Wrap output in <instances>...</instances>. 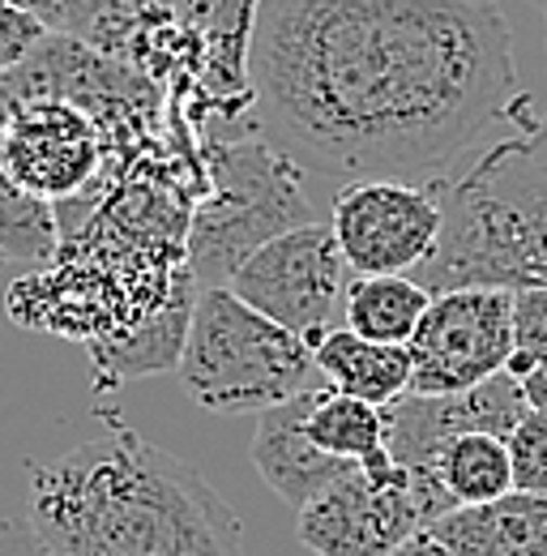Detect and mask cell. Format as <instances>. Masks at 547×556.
Here are the masks:
<instances>
[{
	"mask_svg": "<svg viewBox=\"0 0 547 556\" xmlns=\"http://www.w3.org/2000/svg\"><path fill=\"white\" fill-rule=\"evenodd\" d=\"M249 108L262 141L339 185H432L492 125H539L496 0H262Z\"/></svg>",
	"mask_w": 547,
	"mask_h": 556,
	"instance_id": "cell-1",
	"label": "cell"
},
{
	"mask_svg": "<svg viewBox=\"0 0 547 556\" xmlns=\"http://www.w3.org/2000/svg\"><path fill=\"white\" fill-rule=\"evenodd\" d=\"M26 522L52 556H244L214 484L125 424L30 463Z\"/></svg>",
	"mask_w": 547,
	"mask_h": 556,
	"instance_id": "cell-2",
	"label": "cell"
},
{
	"mask_svg": "<svg viewBox=\"0 0 547 556\" xmlns=\"http://www.w3.org/2000/svg\"><path fill=\"white\" fill-rule=\"evenodd\" d=\"M441 236L415 270L432 295L454 287H547V163L522 134L483 146L462 172L432 180Z\"/></svg>",
	"mask_w": 547,
	"mask_h": 556,
	"instance_id": "cell-3",
	"label": "cell"
},
{
	"mask_svg": "<svg viewBox=\"0 0 547 556\" xmlns=\"http://www.w3.org/2000/svg\"><path fill=\"white\" fill-rule=\"evenodd\" d=\"M189 399L218 416H262L326 386L317 355L295 330L244 304L231 287H202L176 364Z\"/></svg>",
	"mask_w": 547,
	"mask_h": 556,
	"instance_id": "cell-4",
	"label": "cell"
},
{
	"mask_svg": "<svg viewBox=\"0 0 547 556\" xmlns=\"http://www.w3.org/2000/svg\"><path fill=\"white\" fill-rule=\"evenodd\" d=\"M313 223V206L295 185V163L270 141L227 146L218 167V198H209L193 218L189 262L198 291L227 287L231 275L274 236Z\"/></svg>",
	"mask_w": 547,
	"mask_h": 556,
	"instance_id": "cell-5",
	"label": "cell"
},
{
	"mask_svg": "<svg viewBox=\"0 0 547 556\" xmlns=\"http://www.w3.org/2000/svg\"><path fill=\"white\" fill-rule=\"evenodd\" d=\"M449 509V492L432 476H415L385 454L364 467L355 463L295 518L304 548L317 556H390Z\"/></svg>",
	"mask_w": 547,
	"mask_h": 556,
	"instance_id": "cell-6",
	"label": "cell"
},
{
	"mask_svg": "<svg viewBox=\"0 0 547 556\" xmlns=\"http://www.w3.org/2000/svg\"><path fill=\"white\" fill-rule=\"evenodd\" d=\"M351 278L355 270L342 257L334 227L313 218L266 240L227 287L244 304H253L257 313H266L270 321L295 330L304 343L317 348L330 330H339Z\"/></svg>",
	"mask_w": 547,
	"mask_h": 556,
	"instance_id": "cell-7",
	"label": "cell"
},
{
	"mask_svg": "<svg viewBox=\"0 0 547 556\" xmlns=\"http://www.w3.org/2000/svg\"><path fill=\"white\" fill-rule=\"evenodd\" d=\"M410 394H462L509 372L513 291L454 287L436 291L410 334Z\"/></svg>",
	"mask_w": 547,
	"mask_h": 556,
	"instance_id": "cell-8",
	"label": "cell"
},
{
	"mask_svg": "<svg viewBox=\"0 0 547 556\" xmlns=\"http://www.w3.org/2000/svg\"><path fill=\"white\" fill-rule=\"evenodd\" d=\"M330 227L355 275H415L441 236L436 185L355 180L342 185Z\"/></svg>",
	"mask_w": 547,
	"mask_h": 556,
	"instance_id": "cell-9",
	"label": "cell"
},
{
	"mask_svg": "<svg viewBox=\"0 0 547 556\" xmlns=\"http://www.w3.org/2000/svg\"><path fill=\"white\" fill-rule=\"evenodd\" d=\"M0 159L4 172L43 202H73L90 189L103 134L81 103L68 99H22L0 121Z\"/></svg>",
	"mask_w": 547,
	"mask_h": 556,
	"instance_id": "cell-10",
	"label": "cell"
},
{
	"mask_svg": "<svg viewBox=\"0 0 547 556\" xmlns=\"http://www.w3.org/2000/svg\"><path fill=\"white\" fill-rule=\"evenodd\" d=\"M526 394L513 372H496L462 394H403L385 407V450L415 476H432V458L445 441L462 432H496L509 437L526 416Z\"/></svg>",
	"mask_w": 547,
	"mask_h": 556,
	"instance_id": "cell-11",
	"label": "cell"
},
{
	"mask_svg": "<svg viewBox=\"0 0 547 556\" xmlns=\"http://www.w3.org/2000/svg\"><path fill=\"white\" fill-rule=\"evenodd\" d=\"M317 394H321V386H313V390H304V394L278 403L270 412H262V416H257V432H253V467L262 471V480H266L295 514H300L313 496H321L334 480H342V476L355 467V463H346V458L326 454L321 445H313L304 419L313 412Z\"/></svg>",
	"mask_w": 547,
	"mask_h": 556,
	"instance_id": "cell-12",
	"label": "cell"
},
{
	"mask_svg": "<svg viewBox=\"0 0 547 556\" xmlns=\"http://www.w3.org/2000/svg\"><path fill=\"white\" fill-rule=\"evenodd\" d=\"M428 531L454 556H547V492H505L483 505H454Z\"/></svg>",
	"mask_w": 547,
	"mask_h": 556,
	"instance_id": "cell-13",
	"label": "cell"
},
{
	"mask_svg": "<svg viewBox=\"0 0 547 556\" xmlns=\"http://www.w3.org/2000/svg\"><path fill=\"white\" fill-rule=\"evenodd\" d=\"M262 0H171L180 26L202 56V81L214 99L249 103V43Z\"/></svg>",
	"mask_w": 547,
	"mask_h": 556,
	"instance_id": "cell-14",
	"label": "cell"
},
{
	"mask_svg": "<svg viewBox=\"0 0 547 556\" xmlns=\"http://www.w3.org/2000/svg\"><path fill=\"white\" fill-rule=\"evenodd\" d=\"M321 381L339 394L364 399L372 407H390L410 390V351L407 343H372L359 339L355 330H330L317 348Z\"/></svg>",
	"mask_w": 547,
	"mask_h": 556,
	"instance_id": "cell-15",
	"label": "cell"
},
{
	"mask_svg": "<svg viewBox=\"0 0 547 556\" xmlns=\"http://www.w3.org/2000/svg\"><path fill=\"white\" fill-rule=\"evenodd\" d=\"M432 291L410 275H355L346 287L342 326L372 343H410Z\"/></svg>",
	"mask_w": 547,
	"mask_h": 556,
	"instance_id": "cell-16",
	"label": "cell"
},
{
	"mask_svg": "<svg viewBox=\"0 0 547 556\" xmlns=\"http://www.w3.org/2000/svg\"><path fill=\"white\" fill-rule=\"evenodd\" d=\"M428 471L449 492L454 505H483V501L513 492L509 445L496 432H462V437L445 441Z\"/></svg>",
	"mask_w": 547,
	"mask_h": 556,
	"instance_id": "cell-17",
	"label": "cell"
},
{
	"mask_svg": "<svg viewBox=\"0 0 547 556\" xmlns=\"http://www.w3.org/2000/svg\"><path fill=\"white\" fill-rule=\"evenodd\" d=\"M313 445H321L326 454L346 458V463H377L385 458V407H372L364 399L339 394L330 386H321L313 412L304 419Z\"/></svg>",
	"mask_w": 547,
	"mask_h": 556,
	"instance_id": "cell-18",
	"label": "cell"
},
{
	"mask_svg": "<svg viewBox=\"0 0 547 556\" xmlns=\"http://www.w3.org/2000/svg\"><path fill=\"white\" fill-rule=\"evenodd\" d=\"M0 138H4V129H0ZM56 240H61V223H56L52 202L26 193L4 172V159H0V253L22 266H39L56 253Z\"/></svg>",
	"mask_w": 547,
	"mask_h": 556,
	"instance_id": "cell-19",
	"label": "cell"
},
{
	"mask_svg": "<svg viewBox=\"0 0 547 556\" xmlns=\"http://www.w3.org/2000/svg\"><path fill=\"white\" fill-rule=\"evenodd\" d=\"M547 359V287L513 291V355L509 372L526 377L535 364Z\"/></svg>",
	"mask_w": 547,
	"mask_h": 556,
	"instance_id": "cell-20",
	"label": "cell"
},
{
	"mask_svg": "<svg viewBox=\"0 0 547 556\" xmlns=\"http://www.w3.org/2000/svg\"><path fill=\"white\" fill-rule=\"evenodd\" d=\"M518 492H547V412H526L505 437Z\"/></svg>",
	"mask_w": 547,
	"mask_h": 556,
	"instance_id": "cell-21",
	"label": "cell"
},
{
	"mask_svg": "<svg viewBox=\"0 0 547 556\" xmlns=\"http://www.w3.org/2000/svg\"><path fill=\"white\" fill-rule=\"evenodd\" d=\"M13 9H26L30 17H39L52 35H73V39H90L94 26L120 4V0H0Z\"/></svg>",
	"mask_w": 547,
	"mask_h": 556,
	"instance_id": "cell-22",
	"label": "cell"
},
{
	"mask_svg": "<svg viewBox=\"0 0 547 556\" xmlns=\"http://www.w3.org/2000/svg\"><path fill=\"white\" fill-rule=\"evenodd\" d=\"M52 30L30 17L26 9H13V4H0V77L13 73Z\"/></svg>",
	"mask_w": 547,
	"mask_h": 556,
	"instance_id": "cell-23",
	"label": "cell"
},
{
	"mask_svg": "<svg viewBox=\"0 0 547 556\" xmlns=\"http://www.w3.org/2000/svg\"><path fill=\"white\" fill-rule=\"evenodd\" d=\"M0 556H52L26 518H0Z\"/></svg>",
	"mask_w": 547,
	"mask_h": 556,
	"instance_id": "cell-24",
	"label": "cell"
},
{
	"mask_svg": "<svg viewBox=\"0 0 547 556\" xmlns=\"http://www.w3.org/2000/svg\"><path fill=\"white\" fill-rule=\"evenodd\" d=\"M522 381V394H526V407L531 412H547V359L544 364H535L526 377H518Z\"/></svg>",
	"mask_w": 547,
	"mask_h": 556,
	"instance_id": "cell-25",
	"label": "cell"
},
{
	"mask_svg": "<svg viewBox=\"0 0 547 556\" xmlns=\"http://www.w3.org/2000/svg\"><path fill=\"white\" fill-rule=\"evenodd\" d=\"M390 556H454V553H449V548H445V544L423 527V531H415V535H410L407 544H398Z\"/></svg>",
	"mask_w": 547,
	"mask_h": 556,
	"instance_id": "cell-26",
	"label": "cell"
},
{
	"mask_svg": "<svg viewBox=\"0 0 547 556\" xmlns=\"http://www.w3.org/2000/svg\"><path fill=\"white\" fill-rule=\"evenodd\" d=\"M535 4L544 9V17H547V0H535ZM522 138L531 141V150H535V154H539V159L547 163V112H539V125H535L531 134H522Z\"/></svg>",
	"mask_w": 547,
	"mask_h": 556,
	"instance_id": "cell-27",
	"label": "cell"
},
{
	"mask_svg": "<svg viewBox=\"0 0 547 556\" xmlns=\"http://www.w3.org/2000/svg\"><path fill=\"white\" fill-rule=\"evenodd\" d=\"M125 4H171V0H125Z\"/></svg>",
	"mask_w": 547,
	"mask_h": 556,
	"instance_id": "cell-28",
	"label": "cell"
}]
</instances>
